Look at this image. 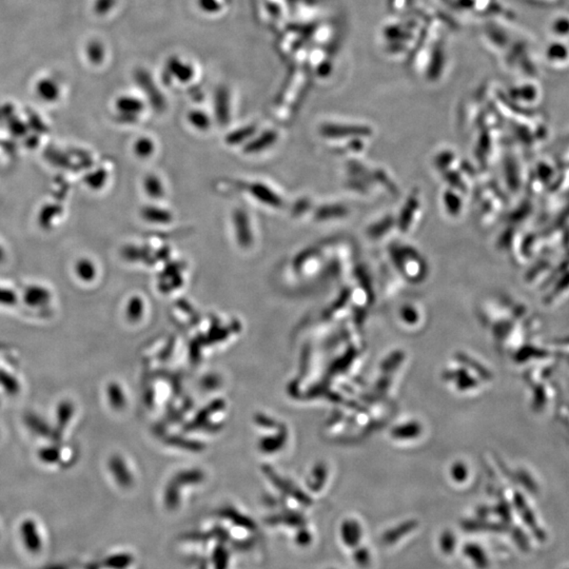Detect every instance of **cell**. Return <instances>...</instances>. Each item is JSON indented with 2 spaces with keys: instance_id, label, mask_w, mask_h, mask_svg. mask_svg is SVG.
Here are the masks:
<instances>
[{
  "instance_id": "obj_2",
  "label": "cell",
  "mask_w": 569,
  "mask_h": 569,
  "mask_svg": "<svg viewBox=\"0 0 569 569\" xmlns=\"http://www.w3.org/2000/svg\"><path fill=\"white\" fill-rule=\"evenodd\" d=\"M136 82L140 84V88L147 92V95L150 98L153 106H156L158 110L162 109L165 106V100L162 94L156 88V84L151 78L150 74L144 70H138L136 74Z\"/></svg>"
},
{
  "instance_id": "obj_4",
  "label": "cell",
  "mask_w": 569,
  "mask_h": 569,
  "mask_svg": "<svg viewBox=\"0 0 569 569\" xmlns=\"http://www.w3.org/2000/svg\"><path fill=\"white\" fill-rule=\"evenodd\" d=\"M25 424L28 429L36 436L49 438L53 434V431H52L51 427H50L47 421L44 418L38 416L37 413H34V412H29V413L26 414Z\"/></svg>"
},
{
  "instance_id": "obj_3",
  "label": "cell",
  "mask_w": 569,
  "mask_h": 569,
  "mask_svg": "<svg viewBox=\"0 0 569 569\" xmlns=\"http://www.w3.org/2000/svg\"><path fill=\"white\" fill-rule=\"evenodd\" d=\"M74 406L70 401H62L58 404L57 409H56V428L53 431L54 438L56 441H59L62 439V433H64L66 428L69 425L70 421L73 418Z\"/></svg>"
},
{
  "instance_id": "obj_5",
  "label": "cell",
  "mask_w": 569,
  "mask_h": 569,
  "mask_svg": "<svg viewBox=\"0 0 569 569\" xmlns=\"http://www.w3.org/2000/svg\"><path fill=\"white\" fill-rule=\"evenodd\" d=\"M167 71L169 75H174V77L183 82H189L194 74V71L189 64H185L180 58L176 57L170 58Z\"/></svg>"
},
{
  "instance_id": "obj_11",
  "label": "cell",
  "mask_w": 569,
  "mask_h": 569,
  "mask_svg": "<svg viewBox=\"0 0 569 569\" xmlns=\"http://www.w3.org/2000/svg\"><path fill=\"white\" fill-rule=\"evenodd\" d=\"M144 188L149 196L153 198H162L165 195L164 187L160 178L156 175H149L144 180Z\"/></svg>"
},
{
  "instance_id": "obj_16",
  "label": "cell",
  "mask_w": 569,
  "mask_h": 569,
  "mask_svg": "<svg viewBox=\"0 0 569 569\" xmlns=\"http://www.w3.org/2000/svg\"><path fill=\"white\" fill-rule=\"evenodd\" d=\"M40 461L46 464H55L60 460V450L57 446H47L38 452Z\"/></svg>"
},
{
  "instance_id": "obj_7",
  "label": "cell",
  "mask_w": 569,
  "mask_h": 569,
  "mask_svg": "<svg viewBox=\"0 0 569 569\" xmlns=\"http://www.w3.org/2000/svg\"><path fill=\"white\" fill-rule=\"evenodd\" d=\"M142 215L144 220L154 224H169L172 221V214L169 211L158 207H147L142 209Z\"/></svg>"
},
{
  "instance_id": "obj_21",
  "label": "cell",
  "mask_w": 569,
  "mask_h": 569,
  "mask_svg": "<svg viewBox=\"0 0 569 569\" xmlns=\"http://www.w3.org/2000/svg\"><path fill=\"white\" fill-rule=\"evenodd\" d=\"M198 3L202 10L209 13H214L221 10L220 3L217 0H198Z\"/></svg>"
},
{
  "instance_id": "obj_1",
  "label": "cell",
  "mask_w": 569,
  "mask_h": 569,
  "mask_svg": "<svg viewBox=\"0 0 569 569\" xmlns=\"http://www.w3.org/2000/svg\"><path fill=\"white\" fill-rule=\"evenodd\" d=\"M233 224H234L235 234L237 236L239 246L243 248L251 246L252 243V233H251L250 222L249 217L243 210L234 211L233 214Z\"/></svg>"
},
{
  "instance_id": "obj_20",
  "label": "cell",
  "mask_w": 569,
  "mask_h": 569,
  "mask_svg": "<svg viewBox=\"0 0 569 569\" xmlns=\"http://www.w3.org/2000/svg\"><path fill=\"white\" fill-rule=\"evenodd\" d=\"M78 272H80V275L82 279H92V277H94V273H95V269L92 266L91 263H89L88 261H84V263H82V264L80 265V271H78Z\"/></svg>"
},
{
  "instance_id": "obj_19",
  "label": "cell",
  "mask_w": 569,
  "mask_h": 569,
  "mask_svg": "<svg viewBox=\"0 0 569 569\" xmlns=\"http://www.w3.org/2000/svg\"><path fill=\"white\" fill-rule=\"evenodd\" d=\"M116 0H96L95 12L98 15H104L111 11L112 8L115 6Z\"/></svg>"
},
{
  "instance_id": "obj_17",
  "label": "cell",
  "mask_w": 569,
  "mask_h": 569,
  "mask_svg": "<svg viewBox=\"0 0 569 569\" xmlns=\"http://www.w3.org/2000/svg\"><path fill=\"white\" fill-rule=\"evenodd\" d=\"M86 54L92 64H100L104 57V46L100 42L92 41L86 48Z\"/></svg>"
},
{
  "instance_id": "obj_6",
  "label": "cell",
  "mask_w": 569,
  "mask_h": 569,
  "mask_svg": "<svg viewBox=\"0 0 569 569\" xmlns=\"http://www.w3.org/2000/svg\"><path fill=\"white\" fill-rule=\"evenodd\" d=\"M250 192L256 200L269 206L277 207L281 205V198H277V195H275V193L266 185L259 184V183L252 184L250 187Z\"/></svg>"
},
{
  "instance_id": "obj_9",
  "label": "cell",
  "mask_w": 569,
  "mask_h": 569,
  "mask_svg": "<svg viewBox=\"0 0 569 569\" xmlns=\"http://www.w3.org/2000/svg\"><path fill=\"white\" fill-rule=\"evenodd\" d=\"M118 109L126 116H133L140 113L144 109V104L138 98L124 96L118 100Z\"/></svg>"
},
{
  "instance_id": "obj_8",
  "label": "cell",
  "mask_w": 569,
  "mask_h": 569,
  "mask_svg": "<svg viewBox=\"0 0 569 569\" xmlns=\"http://www.w3.org/2000/svg\"><path fill=\"white\" fill-rule=\"evenodd\" d=\"M215 111L218 120L225 124L229 120V95L226 89L221 88L215 95Z\"/></svg>"
},
{
  "instance_id": "obj_13",
  "label": "cell",
  "mask_w": 569,
  "mask_h": 569,
  "mask_svg": "<svg viewBox=\"0 0 569 569\" xmlns=\"http://www.w3.org/2000/svg\"><path fill=\"white\" fill-rule=\"evenodd\" d=\"M0 386L7 393L12 395L18 393L20 390L19 382L5 371H0Z\"/></svg>"
},
{
  "instance_id": "obj_12",
  "label": "cell",
  "mask_w": 569,
  "mask_h": 569,
  "mask_svg": "<svg viewBox=\"0 0 569 569\" xmlns=\"http://www.w3.org/2000/svg\"><path fill=\"white\" fill-rule=\"evenodd\" d=\"M275 134L273 133L272 131H268V132H265L263 134V136L261 138H256L252 144H249L248 148H247V151L251 153L257 152V151L264 150V149L268 148L272 144V142H274Z\"/></svg>"
},
{
  "instance_id": "obj_23",
  "label": "cell",
  "mask_w": 569,
  "mask_h": 569,
  "mask_svg": "<svg viewBox=\"0 0 569 569\" xmlns=\"http://www.w3.org/2000/svg\"><path fill=\"white\" fill-rule=\"evenodd\" d=\"M15 301V297L13 293L5 289H0V304L3 305H12Z\"/></svg>"
},
{
  "instance_id": "obj_22",
  "label": "cell",
  "mask_w": 569,
  "mask_h": 569,
  "mask_svg": "<svg viewBox=\"0 0 569 569\" xmlns=\"http://www.w3.org/2000/svg\"><path fill=\"white\" fill-rule=\"evenodd\" d=\"M252 132H254V127H248V128H245L241 132L235 131L234 133L231 134L230 138H229V142H237V140H243L246 136H250Z\"/></svg>"
},
{
  "instance_id": "obj_15",
  "label": "cell",
  "mask_w": 569,
  "mask_h": 569,
  "mask_svg": "<svg viewBox=\"0 0 569 569\" xmlns=\"http://www.w3.org/2000/svg\"><path fill=\"white\" fill-rule=\"evenodd\" d=\"M134 152L140 158H149L154 152V142L148 138H140L134 144Z\"/></svg>"
},
{
  "instance_id": "obj_14",
  "label": "cell",
  "mask_w": 569,
  "mask_h": 569,
  "mask_svg": "<svg viewBox=\"0 0 569 569\" xmlns=\"http://www.w3.org/2000/svg\"><path fill=\"white\" fill-rule=\"evenodd\" d=\"M49 299V293L44 289L32 288L26 295V301L29 305L41 306L47 303Z\"/></svg>"
},
{
  "instance_id": "obj_10",
  "label": "cell",
  "mask_w": 569,
  "mask_h": 569,
  "mask_svg": "<svg viewBox=\"0 0 569 569\" xmlns=\"http://www.w3.org/2000/svg\"><path fill=\"white\" fill-rule=\"evenodd\" d=\"M37 92L46 100H54L58 96V86L54 80L45 78L37 84Z\"/></svg>"
},
{
  "instance_id": "obj_18",
  "label": "cell",
  "mask_w": 569,
  "mask_h": 569,
  "mask_svg": "<svg viewBox=\"0 0 569 569\" xmlns=\"http://www.w3.org/2000/svg\"><path fill=\"white\" fill-rule=\"evenodd\" d=\"M189 122L198 130L206 131L208 130L210 126V120L208 116L200 111H193L189 114Z\"/></svg>"
}]
</instances>
